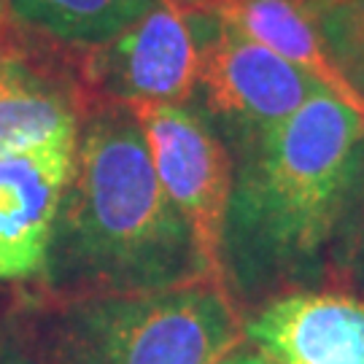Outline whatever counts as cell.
<instances>
[{
    "label": "cell",
    "instance_id": "cell-1",
    "mask_svg": "<svg viewBox=\"0 0 364 364\" xmlns=\"http://www.w3.org/2000/svg\"><path fill=\"white\" fill-rule=\"evenodd\" d=\"M364 154V117L332 92L237 151L219 246L221 287L246 316L326 287V257Z\"/></svg>",
    "mask_w": 364,
    "mask_h": 364
},
{
    "label": "cell",
    "instance_id": "cell-2",
    "mask_svg": "<svg viewBox=\"0 0 364 364\" xmlns=\"http://www.w3.org/2000/svg\"><path fill=\"white\" fill-rule=\"evenodd\" d=\"M197 281L216 278L195 230L156 178L135 111L90 108L54 221L43 289L52 297H92Z\"/></svg>",
    "mask_w": 364,
    "mask_h": 364
},
{
    "label": "cell",
    "instance_id": "cell-3",
    "mask_svg": "<svg viewBox=\"0 0 364 364\" xmlns=\"http://www.w3.org/2000/svg\"><path fill=\"white\" fill-rule=\"evenodd\" d=\"M243 343V313L216 281L52 297L36 321L38 364H216Z\"/></svg>",
    "mask_w": 364,
    "mask_h": 364
},
{
    "label": "cell",
    "instance_id": "cell-4",
    "mask_svg": "<svg viewBox=\"0 0 364 364\" xmlns=\"http://www.w3.org/2000/svg\"><path fill=\"white\" fill-rule=\"evenodd\" d=\"M197 49L195 100L232 156L284 124L324 87L208 9H181Z\"/></svg>",
    "mask_w": 364,
    "mask_h": 364
},
{
    "label": "cell",
    "instance_id": "cell-5",
    "mask_svg": "<svg viewBox=\"0 0 364 364\" xmlns=\"http://www.w3.org/2000/svg\"><path fill=\"white\" fill-rule=\"evenodd\" d=\"M132 111L144 127L156 178L195 230L210 273L221 284V230L235 181L230 146L195 100L146 103Z\"/></svg>",
    "mask_w": 364,
    "mask_h": 364
},
{
    "label": "cell",
    "instance_id": "cell-6",
    "mask_svg": "<svg viewBox=\"0 0 364 364\" xmlns=\"http://www.w3.org/2000/svg\"><path fill=\"white\" fill-rule=\"evenodd\" d=\"M76 73L90 108L189 103L197 49L186 16L173 0H159L122 36L78 54Z\"/></svg>",
    "mask_w": 364,
    "mask_h": 364
},
{
    "label": "cell",
    "instance_id": "cell-7",
    "mask_svg": "<svg viewBox=\"0 0 364 364\" xmlns=\"http://www.w3.org/2000/svg\"><path fill=\"white\" fill-rule=\"evenodd\" d=\"M76 141L0 156V284L43 278Z\"/></svg>",
    "mask_w": 364,
    "mask_h": 364
},
{
    "label": "cell",
    "instance_id": "cell-8",
    "mask_svg": "<svg viewBox=\"0 0 364 364\" xmlns=\"http://www.w3.org/2000/svg\"><path fill=\"white\" fill-rule=\"evenodd\" d=\"M246 340L273 364H364V297L302 289L243 316Z\"/></svg>",
    "mask_w": 364,
    "mask_h": 364
},
{
    "label": "cell",
    "instance_id": "cell-9",
    "mask_svg": "<svg viewBox=\"0 0 364 364\" xmlns=\"http://www.w3.org/2000/svg\"><path fill=\"white\" fill-rule=\"evenodd\" d=\"M90 111L73 70H49L0 49V156L78 138Z\"/></svg>",
    "mask_w": 364,
    "mask_h": 364
},
{
    "label": "cell",
    "instance_id": "cell-10",
    "mask_svg": "<svg viewBox=\"0 0 364 364\" xmlns=\"http://www.w3.org/2000/svg\"><path fill=\"white\" fill-rule=\"evenodd\" d=\"M200 9L213 11L237 36L262 43L291 65L302 68L326 92H332L338 100L348 103L364 117V97L332 60L318 36L316 19L299 0H208Z\"/></svg>",
    "mask_w": 364,
    "mask_h": 364
},
{
    "label": "cell",
    "instance_id": "cell-11",
    "mask_svg": "<svg viewBox=\"0 0 364 364\" xmlns=\"http://www.w3.org/2000/svg\"><path fill=\"white\" fill-rule=\"evenodd\" d=\"M159 0H9L11 22L70 52L122 36Z\"/></svg>",
    "mask_w": 364,
    "mask_h": 364
},
{
    "label": "cell",
    "instance_id": "cell-12",
    "mask_svg": "<svg viewBox=\"0 0 364 364\" xmlns=\"http://www.w3.org/2000/svg\"><path fill=\"white\" fill-rule=\"evenodd\" d=\"M326 284L364 291V154L326 257Z\"/></svg>",
    "mask_w": 364,
    "mask_h": 364
},
{
    "label": "cell",
    "instance_id": "cell-13",
    "mask_svg": "<svg viewBox=\"0 0 364 364\" xmlns=\"http://www.w3.org/2000/svg\"><path fill=\"white\" fill-rule=\"evenodd\" d=\"M316 27L343 73L364 63V0H343L329 6L316 16Z\"/></svg>",
    "mask_w": 364,
    "mask_h": 364
},
{
    "label": "cell",
    "instance_id": "cell-14",
    "mask_svg": "<svg viewBox=\"0 0 364 364\" xmlns=\"http://www.w3.org/2000/svg\"><path fill=\"white\" fill-rule=\"evenodd\" d=\"M216 364H273L264 353H259L254 346L251 348H246V343L243 346H237L235 351H230L224 359H219Z\"/></svg>",
    "mask_w": 364,
    "mask_h": 364
},
{
    "label": "cell",
    "instance_id": "cell-15",
    "mask_svg": "<svg viewBox=\"0 0 364 364\" xmlns=\"http://www.w3.org/2000/svg\"><path fill=\"white\" fill-rule=\"evenodd\" d=\"M0 364H38L36 356L25 353L11 340H0Z\"/></svg>",
    "mask_w": 364,
    "mask_h": 364
},
{
    "label": "cell",
    "instance_id": "cell-16",
    "mask_svg": "<svg viewBox=\"0 0 364 364\" xmlns=\"http://www.w3.org/2000/svg\"><path fill=\"white\" fill-rule=\"evenodd\" d=\"M299 3H302V6H305V11L316 19V16L324 11V9H329V6H338V3H343V0H299Z\"/></svg>",
    "mask_w": 364,
    "mask_h": 364
},
{
    "label": "cell",
    "instance_id": "cell-17",
    "mask_svg": "<svg viewBox=\"0 0 364 364\" xmlns=\"http://www.w3.org/2000/svg\"><path fill=\"white\" fill-rule=\"evenodd\" d=\"M9 22H11L9 0H0V49H3V43H6V36H9Z\"/></svg>",
    "mask_w": 364,
    "mask_h": 364
},
{
    "label": "cell",
    "instance_id": "cell-18",
    "mask_svg": "<svg viewBox=\"0 0 364 364\" xmlns=\"http://www.w3.org/2000/svg\"><path fill=\"white\" fill-rule=\"evenodd\" d=\"M346 76H348V81L353 84V90H356L364 97V63L348 68V70H346Z\"/></svg>",
    "mask_w": 364,
    "mask_h": 364
},
{
    "label": "cell",
    "instance_id": "cell-19",
    "mask_svg": "<svg viewBox=\"0 0 364 364\" xmlns=\"http://www.w3.org/2000/svg\"><path fill=\"white\" fill-rule=\"evenodd\" d=\"M178 9H200V6H205L208 0H173Z\"/></svg>",
    "mask_w": 364,
    "mask_h": 364
}]
</instances>
